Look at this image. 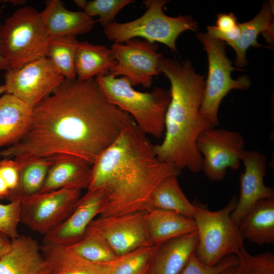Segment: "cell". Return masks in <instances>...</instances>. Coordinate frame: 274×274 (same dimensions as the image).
Wrapping results in <instances>:
<instances>
[{"instance_id": "e0dca14e", "label": "cell", "mask_w": 274, "mask_h": 274, "mask_svg": "<svg viewBox=\"0 0 274 274\" xmlns=\"http://www.w3.org/2000/svg\"><path fill=\"white\" fill-rule=\"evenodd\" d=\"M91 165L75 156H60L51 166L45 181L38 194L61 189L81 190L89 188Z\"/></svg>"}, {"instance_id": "6da1fadb", "label": "cell", "mask_w": 274, "mask_h": 274, "mask_svg": "<svg viewBox=\"0 0 274 274\" xmlns=\"http://www.w3.org/2000/svg\"><path fill=\"white\" fill-rule=\"evenodd\" d=\"M132 119L109 101L95 78L66 79L33 108L28 131L0 157L20 164L58 156L82 158L91 165Z\"/></svg>"}, {"instance_id": "7a4b0ae2", "label": "cell", "mask_w": 274, "mask_h": 274, "mask_svg": "<svg viewBox=\"0 0 274 274\" xmlns=\"http://www.w3.org/2000/svg\"><path fill=\"white\" fill-rule=\"evenodd\" d=\"M180 173L158 158L154 145L132 119L92 165L88 189L104 192L101 216L148 212L154 189L165 178Z\"/></svg>"}, {"instance_id": "5b68a950", "label": "cell", "mask_w": 274, "mask_h": 274, "mask_svg": "<svg viewBox=\"0 0 274 274\" xmlns=\"http://www.w3.org/2000/svg\"><path fill=\"white\" fill-rule=\"evenodd\" d=\"M50 40L41 12L31 6L17 9L0 25V52L8 70L45 57Z\"/></svg>"}, {"instance_id": "cb8c5ba5", "label": "cell", "mask_w": 274, "mask_h": 274, "mask_svg": "<svg viewBox=\"0 0 274 274\" xmlns=\"http://www.w3.org/2000/svg\"><path fill=\"white\" fill-rule=\"evenodd\" d=\"M146 221L148 236L152 245H158L196 230L193 219L168 210L152 209L147 212Z\"/></svg>"}, {"instance_id": "1f68e13d", "label": "cell", "mask_w": 274, "mask_h": 274, "mask_svg": "<svg viewBox=\"0 0 274 274\" xmlns=\"http://www.w3.org/2000/svg\"><path fill=\"white\" fill-rule=\"evenodd\" d=\"M234 274H274V254L270 251L252 255L245 247L237 253Z\"/></svg>"}, {"instance_id": "e575fe53", "label": "cell", "mask_w": 274, "mask_h": 274, "mask_svg": "<svg viewBox=\"0 0 274 274\" xmlns=\"http://www.w3.org/2000/svg\"><path fill=\"white\" fill-rule=\"evenodd\" d=\"M20 168V164L14 159L3 158L0 161V176L9 188L10 194L18 187Z\"/></svg>"}, {"instance_id": "52a82bcc", "label": "cell", "mask_w": 274, "mask_h": 274, "mask_svg": "<svg viewBox=\"0 0 274 274\" xmlns=\"http://www.w3.org/2000/svg\"><path fill=\"white\" fill-rule=\"evenodd\" d=\"M166 0H147L143 2L146 11L140 17L133 21L118 23L113 22L104 27V33L108 39L114 43H122L133 39L142 38L154 43L157 42L167 46L177 52L176 42L183 32L196 31L198 24L188 15L173 17L163 12Z\"/></svg>"}, {"instance_id": "7c38bea8", "label": "cell", "mask_w": 274, "mask_h": 274, "mask_svg": "<svg viewBox=\"0 0 274 274\" xmlns=\"http://www.w3.org/2000/svg\"><path fill=\"white\" fill-rule=\"evenodd\" d=\"M125 44L114 43L111 48L116 62L109 74L126 78L131 85H141L150 87L154 76L159 73L158 63L162 57L157 52L158 46L154 43L139 38H133Z\"/></svg>"}, {"instance_id": "f546056e", "label": "cell", "mask_w": 274, "mask_h": 274, "mask_svg": "<svg viewBox=\"0 0 274 274\" xmlns=\"http://www.w3.org/2000/svg\"><path fill=\"white\" fill-rule=\"evenodd\" d=\"M74 252L89 261L97 263H109L117 256L99 237L85 233L77 242L67 246Z\"/></svg>"}, {"instance_id": "ffe728a7", "label": "cell", "mask_w": 274, "mask_h": 274, "mask_svg": "<svg viewBox=\"0 0 274 274\" xmlns=\"http://www.w3.org/2000/svg\"><path fill=\"white\" fill-rule=\"evenodd\" d=\"M41 251L51 274H109L110 262L87 260L68 247L43 242Z\"/></svg>"}, {"instance_id": "ac0fdd59", "label": "cell", "mask_w": 274, "mask_h": 274, "mask_svg": "<svg viewBox=\"0 0 274 274\" xmlns=\"http://www.w3.org/2000/svg\"><path fill=\"white\" fill-rule=\"evenodd\" d=\"M50 40L62 37L87 33L93 28L95 21L83 11L66 9L59 0H49L41 12Z\"/></svg>"}, {"instance_id": "2e32d148", "label": "cell", "mask_w": 274, "mask_h": 274, "mask_svg": "<svg viewBox=\"0 0 274 274\" xmlns=\"http://www.w3.org/2000/svg\"><path fill=\"white\" fill-rule=\"evenodd\" d=\"M41 246L32 237L22 235L11 239L0 259V274H41L47 268Z\"/></svg>"}, {"instance_id": "8d00e7d4", "label": "cell", "mask_w": 274, "mask_h": 274, "mask_svg": "<svg viewBox=\"0 0 274 274\" xmlns=\"http://www.w3.org/2000/svg\"><path fill=\"white\" fill-rule=\"evenodd\" d=\"M11 243V239L0 232V259L6 253Z\"/></svg>"}, {"instance_id": "ba28073f", "label": "cell", "mask_w": 274, "mask_h": 274, "mask_svg": "<svg viewBox=\"0 0 274 274\" xmlns=\"http://www.w3.org/2000/svg\"><path fill=\"white\" fill-rule=\"evenodd\" d=\"M196 38L203 45L208 60V75L199 114L213 126L217 127L218 110L223 98L231 90L248 89L251 81L246 75L236 80L231 78L233 71L243 70L232 66L225 53V43L212 38L207 32L197 33Z\"/></svg>"}, {"instance_id": "30bf717a", "label": "cell", "mask_w": 274, "mask_h": 274, "mask_svg": "<svg viewBox=\"0 0 274 274\" xmlns=\"http://www.w3.org/2000/svg\"><path fill=\"white\" fill-rule=\"evenodd\" d=\"M80 197L81 190L61 189L25 198L21 201L20 223L44 236L68 217Z\"/></svg>"}, {"instance_id": "b9f144b4", "label": "cell", "mask_w": 274, "mask_h": 274, "mask_svg": "<svg viewBox=\"0 0 274 274\" xmlns=\"http://www.w3.org/2000/svg\"><path fill=\"white\" fill-rule=\"evenodd\" d=\"M41 274H51V272L48 268H46Z\"/></svg>"}, {"instance_id": "83f0119b", "label": "cell", "mask_w": 274, "mask_h": 274, "mask_svg": "<svg viewBox=\"0 0 274 274\" xmlns=\"http://www.w3.org/2000/svg\"><path fill=\"white\" fill-rule=\"evenodd\" d=\"M78 41L76 37L66 36L52 39L46 57L66 79H75V57Z\"/></svg>"}, {"instance_id": "9c48e42d", "label": "cell", "mask_w": 274, "mask_h": 274, "mask_svg": "<svg viewBox=\"0 0 274 274\" xmlns=\"http://www.w3.org/2000/svg\"><path fill=\"white\" fill-rule=\"evenodd\" d=\"M245 147L244 137L238 131L216 127L204 130L196 141L202 156L201 170L210 180H223L228 168L239 167Z\"/></svg>"}, {"instance_id": "d6986e66", "label": "cell", "mask_w": 274, "mask_h": 274, "mask_svg": "<svg viewBox=\"0 0 274 274\" xmlns=\"http://www.w3.org/2000/svg\"><path fill=\"white\" fill-rule=\"evenodd\" d=\"M197 231L157 245L148 274H178L195 252Z\"/></svg>"}, {"instance_id": "603a6c76", "label": "cell", "mask_w": 274, "mask_h": 274, "mask_svg": "<svg viewBox=\"0 0 274 274\" xmlns=\"http://www.w3.org/2000/svg\"><path fill=\"white\" fill-rule=\"evenodd\" d=\"M245 240L262 246L274 244V198L257 201L242 218L238 225Z\"/></svg>"}, {"instance_id": "d590c367", "label": "cell", "mask_w": 274, "mask_h": 274, "mask_svg": "<svg viewBox=\"0 0 274 274\" xmlns=\"http://www.w3.org/2000/svg\"><path fill=\"white\" fill-rule=\"evenodd\" d=\"M216 27L220 31L226 32L235 27L237 23V18L232 13H220L217 15Z\"/></svg>"}, {"instance_id": "f35d334b", "label": "cell", "mask_w": 274, "mask_h": 274, "mask_svg": "<svg viewBox=\"0 0 274 274\" xmlns=\"http://www.w3.org/2000/svg\"><path fill=\"white\" fill-rule=\"evenodd\" d=\"M236 265L229 266L221 271L218 274H234Z\"/></svg>"}, {"instance_id": "3957f363", "label": "cell", "mask_w": 274, "mask_h": 274, "mask_svg": "<svg viewBox=\"0 0 274 274\" xmlns=\"http://www.w3.org/2000/svg\"><path fill=\"white\" fill-rule=\"evenodd\" d=\"M158 70L168 79L170 100L165 118L162 142L154 145L158 158L178 171L201 170L202 156L196 147L200 133L212 127L199 109L206 86L205 76L196 73L189 60L182 62L161 57Z\"/></svg>"}, {"instance_id": "484cf974", "label": "cell", "mask_w": 274, "mask_h": 274, "mask_svg": "<svg viewBox=\"0 0 274 274\" xmlns=\"http://www.w3.org/2000/svg\"><path fill=\"white\" fill-rule=\"evenodd\" d=\"M60 156H62L35 158L20 164L18 187L9 195L7 200L21 201L38 194L45 181L50 167Z\"/></svg>"}, {"instance_id": "8fae6325", "label": "cell", "mask_w": 274, "mask_h": 274, "mask_svg": "<svg viewBox=\"0 0 274 274\" xmlns=\"http://www.w3.org/2000/svg\"><path fill=\"white\" fill-rule=\"evenodd\" d=\"M64 79L48 58L42 57L19 68L7 70L5 92L33 108L52 93Z\"/></svg>"}, {"instance_id": "9a60e30c", "label": "cell", "mask_w": 274, "mask_h": 274, "mask_svg": "<svg viewBox=\"0 0 274 274\" xmlns=\"http://www.w3.org/2000/svg\"><path fill=\"white\" fill-rule=\"evenodd\" d=\"M242 161L245 167L239 177L240 193L231 218L237 225L244 215L259 200L274 198L273 188L266 186V157L257 151L245 150Z\"/></svg>"}, {"instance_id": "8992f818", "label": "cell", "mask_w": 274, "mask_h": 274, "mask_svg": "<svg viewBox=\"0 0 274 274\" xmlns=\"http://www.w3.org/2000/svg\"><path fill=\"white\" fill-rule=\"evenodd\" d=\"M237 200L233 195L224 208L216 211H210L199 202H194L196 210L193 219L198 236L194 253L203 263L216 265L228 255H236L244 247L238 225L231 218Z\"/></svg>"}, {"instance_id": "44dd1931", "label": "cell", "mask_w": 274, "mask_h": 274, "mask_svg": "<svg viewBox=\"0 0 274 274\" xmlns=\"http://www.w3.org/2000/svg\"><path fill=\"white\" fill-rule=\"evenodd\" d=\"M33 108L5 93L0 97V148L19 142L30 126Z\"/></svg>"}, {"instance_id": "4316f807", "label": "cell", "mask_w": 274, "mask_h": 274, "mask_svg": "<svg viewBox=\"0 0 274 274\" xmlns=\"http://www.w3.org/2000/svg\"><path fill=\"white\" fill-rule=\"evenodd\" d=\"M178 176H169L164 179L152 192L150 203L152 209H158L180 213L193 219L196 207L191 202L180 186Z\"/></svg>"}, {"instance_id": "74e56055", "label": "cell", "mask_w": 274, "mask_h": 274, "mask_svg": "<svg viewBox=\"0 0 274 274\" xmlns=\"http://www.w3.org/2000/svg\"><path fill=\"white\" fill-rule=\"evenodd\" d=\"M10 191L6 182L0 176V199H8Z\"/></svg>"}, {"instance_id": "4dcf8cb0", "label": "cell", "mask_w": 274, "mask_h": 274, "mask_svg": "<svg viewBox=\"0 0 274 274\" xmlns=\"http://www.w3.org/2000/svg\"><path fill=\"white\" fill-rule=\"evenodd\" d=\"M76 5L87 15L99 17L98 21L104 27L114 21L115 16L133 0H75Z\"/></svg>"}, {"instance_id": "5bb4252c", "label": "cell", "mask_w": 274, "mask_h": 274, "mask_svg": "<svg viewBox=\"0 0 274 274\" xmlns=\"http://www.w3.org/2000/svg\"><path fill=\"white\" fill-rule=\"evenodd\" d=\"M105 195L100 188L87 189L78 199L74 211L59 226L44 236L43 242L70 246L81 239L86 230L105 206Z\"/></svg>"}, {"instance_id": "f1b7e54d", "label": "cell", "mask_w": 274, "mask_h": 274, "mask_svg": "<svg viewBox=\"0 0 274 274\" xmlns=\"http://www.w3.org/2000/svg\"><path fill=\"white\" fill-rule=\"evenodd\" d=\"M157 245L136 249L110 262L109 274H148Z\"/></svg>"}, {"instance_id": "4fadbf2b", "label": "cell", "mask_w": 274, "mask_h": 274, "mask_svg": "<svg viewBox=\"0 0 274 274\" xmlns=\"http://www.w3.org/2000/svg\"><path fill=\"white\" fill-rule=\"evenodd\" d=\"M147 212L99 216L91 221L85 233L101 238L117 256L152 245L147 229Z\"/></svg>"}, {"instance_id": "ab89813d", "label": "cell", "mask_w": 274, "mask_h": 274, "mask_svg": "<svg viewBox=\"0 0 274 274\" xmlns=\"http://www.w3.org/2000/svg\"><path fill=\"white\" fill-rule=\"evenodd\" d=\"M8 70V66L1 55L0 52V70H5L6 71Z\"/></svg>"}, {"instance_id": "7402d4cb", "label": "cell", "mask_w": 274, "mask_h": 274, "mask_svg": "<svg viewBox=\"0 0 274 274\" xmlns=\"http://www.w3.org/2000/svg\"><path fill=\"white\" fill-rule=\"evenodd\" d=\"M271 2L263 4L259 13L251 20L239 23L240 35L234 42L228 44L234 50L236 56L234 64L237 68L246 66L248 61L246 53L250 47H264L259 44L257 40L260 33L266 36L268 41L273 38V9Z\"/></svg>"}, {"instance_id": "60d3db41", "label": "cell", "mask_w": 274, "mask_h": 274, "mask_svg": "<svg viewBox=\"0 0 274 274\" xmlns=\"http://www.w3.org/2000/svg\"><path fill=\"white\" fill-rule=\"evenodd\" d=\"M5 91H6V88L4 84L0 85V95L4 92H5Z\"/></svg>"}, {"instance_id": "d6a6232c", "label": "cell", "mask_w": 274, "mask_h": 274, "mask_svg": "<svg viewBox=\"0 0 274 274\" xmlns=\"http://www.w3.org/2000/svg\"><path fill=\"white\" fill-rule=\"evenodd\" d=\"M21 201H11L0 204V232L11 239L18 237V226L20 223Z\"/></svg>"}, {"instance_id": "d4e9b609", "label": "cell", "mask_w": 274, "mask_h": 274, "mask_svg": "<svg viewBox=\"0 0 274 274\" xmlns=\"http://www.w3.org/2000/svg\"><path fill=\"white\" fill-rule=\"evenodd\" d=\"M116 61L111 49L88 42H78L75 57L77 79L81 81L109 74Z\"/></svg>"}, {"instance_id": "277c9868", "label": "cell", "mask_w": 274, "mask_h": 274, "mask_svg": "<svg viewBox=\"0 0 274 274\" xmlns=\"http://www.w3.org/2000/svg\"><path fill=\"white\" fill-rule=\"evenodd\" d=\"M95 80L107 100L128 113L144 133L156 138L163 135L171 98L169 90L157 87L150 92H140L126 78L110 74Z\"/></svg>"}, {"instance_id": "836d02e7", "label": "cell", "mask_w": 274, "mask_h": 274, "mask_svg": "<svg viewBox=\"0 0 274 274\" xmlns=\"http://www.w3.org/2000/svg\"><path fill=\"white\" fill-rule=\"evenodd\" d=\"M238 259L236 255H228L214 266H209L201 262L194 252L178 274H218L225 268L236 265Z\"/></svg>"}]
</instances>
